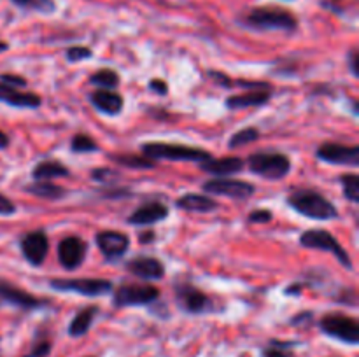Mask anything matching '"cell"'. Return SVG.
<instances>
[{"instance_id": "15", "label": "cell", "mask_w": 359, "mask_h": 357, "mask_svg": "<svg viewBox=\"0 0 359 357\" xmlns=\"http://www.w3.org/2000/svg\"><path fill=\"white\" fill-rule=\"evenodd\" d=\"M0 300L21 308V310H37V308L44 307L46 303L44 300H39L37 296L30 294L28 290L20 289V287L4 282V280H0Z\"/></svg>"}, {"instance_id": "22", "label": "cell", "mask_w": 359, "mask_h": 357, "mask_svg": "<svg viewBox=\"0 0 359 357\" xmlns=\"http://www.w3.org/2000/svg\"><path fill=\"white\" fill-rule=\"evenodd\" d=\"M272 98V91H245L241 94H231L224 100V105L230 111H238V108L248 107H262L266 105Z\"/></svg>"}, {"instance_id": "19", "label": "cell", "mask_w": 359, "mask_h": 357, "mask_svg": "<svg viewBox=\"0 0 359 357\" xmlns=\"http://www.w3.org/2000/svg\"><path fill=\"white\" fill-rule=\"evenodd\" d=\"M0 102L16 108H39L42 105V98L35 93H21L20 90L0 83Z\"/></svg>"}, {"instance_id": "33", "label": "cell", "mask_w": 359, "mask_h": 357, "mask_svg": "<svg viewBox=\"0 0 359 357\" xmlns=\"http://www.w3.org/2000/svg\"><path fill=\"white\" fill-rule=\"evenodd\" d=\"M93 56V51L86 46H72L65 51V58L69 63H79L84 59H90Z\"/></svg>"}, {"instance_id": "6", "label": "cell", "mask_w": 359, "mask_h": 357, "mask_svg": "<svg viewBox=\"0 0 359 357\" xmlns=\"http://www.w3.org/2000/svg\"><path fill=\"white\" fill-rule=\"evenodd\" d=\"M300 245L305 248H316V251L330 252L337 258V261L347 270H353V261L351 255L347 254L346 248L342 247L335 234H332L326 230H307L300 234Z\"/></svg>"}, {"instance_id": "2", "label": "cell", "mask_w": 359, "mask_h": 357, "mask_svg": "<svg viewBox=\"0 0 359 357\" xmlns=\"http://www.w3.org/2000/svg\"><path fill=\"white\" fill-rule=\"evenodd\" d=\"M286 203L294 212L309 217V219L332 220L339 217L335 203L330 202L326 196H323L319 191H314V189H298L287 196Z\"/></svg>"}, {"instance_id": "46", "label": "cell", "mask_w": 359, "mask_h": 357, "mask_svg": "<svg viewBox=\"0 0 359 357\" xmlns=\"http://www.w3.org/2000/svg\"><path fill=\"white\" fill-rule=\"evenodd\" d=\"M7 49H9V44H7V42H4V41H0V52L7 51Z\"/></svg>"}, {"instance_id": "12", "label": "cell", "mask_w": 359, "mask_h": 357, "mask_svg": "<svg viewBox=\"0 0 359 357\" xmlns=\"http://www.w3.org/2000/svg\"><path fill=\"white\" fill-rule=\"evenodd\" d=\"M95 241H97V247L100 248L105 261L109 262L119 261L130 248V237L126 233H123V231H98L97 237H95Z\"/></svg>"}, {"instance_id": "14", "label": "cell", "mask_w": 359, "mask_h": 357, "mask_svg": "<svg viewBox=\"0 0 359 357\" xmlns=\"http://www.w3.org/2000/svg\"><path fill=\"white\" fill-rule=\"evenodd\" d=\"M20 248L23 258L30 262L32 266H41L44 259L48 258L49 240L44 231H30L23 234L20 240Z\"/></svg>"}, {"instance_id": "28", "label": "cell", "mask_w": 359, "mask_h": 357, "mask_svg": "<svg viewBox=\"0 0 359 357\" xmlns=\"http://www.w3.org/2000/svg\"><path fill=\"white\" fill-rule=\"evenodd\" d=\"M90 83L98 86L100 90H116L119 86V76L112 69H102L90 77Z\"/></svg>"}, {"instance_id": "4", "label": "cell", "mask_w": 359, "mask_h": 357, "mask_svg": "<svg viewBox=\"0 0 359 357\" xmlns=\"http://www.w3.org/2000/svg\"><path fill=\"white\" fill-rule=\"evenodd\" d=\"M249 170L269 181H280L291 172V161L283 153H255L245 161Z\"/></svg>"}, {"instance_id": "42", "label": "cell", "mask_w": 359, "mask_h": 357, "mask_svg": "<svg viewBox=\"0 0 359 357\" xmlns=\"http://www.w3.org/2000/svg\"><path fill=\"white\" fill-rule=\"evenodd\" d=\"M91 177H93L95 181L107 182V181H111L109 177H118V174H114V172L109 170V168H98V170L91 172Z\"/></svg>"}, {"instance_id": "18", "label": "cell", "mask_w": 359, "mask_h": 357, "mask_svg": "<svg viewBox=\"0 0 359 357\" xmlns=\"http://www.w3.org/2000/svg\"><path fill=\"white\" fill-rule=\"evenodd\" d=\"M200 168L207 174L214 175V177H226V175L238 174L245 168V161L237 156H226V158H212L202 161Z\"/></svg>"}, {"instance_id": "39", "label": "cell", "mask_w": 359, "mask_h": 357, "mask_svg": "<svg viewBox=\"0 0 359 357\" xmlns=\"http://www.w3.org/2000/svg\"><path fill=\"white\" fill-rule=\"evenodd\" d=\"M347 65H349V70H351V74H353L354 77H359V52H358V49L354 48V49H351V52L349 55H347Z\"/></svg>"}, {"instance_id": "24", "label": "cell", "mask_w": 359, "mask_h": 357, "mask_svg": "<svg viewBox=\"0 0 359 357\" xmlns=\"http://www.w3.org/2000/svg\"><path fill=\"white\" fill-rule=\"evenodd\" d=\"M25 191L37 196V198L51 200V202H56V200H62L67 196L65 188H62V186L58 184H53V182L49 181H35L34 184L25 186Z\"/></svg>"}, {"instance_id": "10", "label": "cell", "mask_w": 359, "mask_h": 357, "mask_svg": "<svg viewBox=\"0 0 359 357\" xmlns=\"http://www.w3.org/2000/svg\"><path fill=\"white\" fill-rule=\"evenodd\" d=\"M316 156L321 161L337 167H359V147L339 142H325L318 147Z\"/></svg>"}, {"instance_id": "1", "label": "cell", "mask_w": 359, "mask_h": 357, "mask_svg": "<svg viewBox=\"0 0 359 357\" xmlns=\"http://www.w3.org/2000/svg\"><path fill=\"white\" fill-rule=\"evenodd\" d=\"M241 27L255 31H284L291 34L298 28V20L291 10L276 6L252 7L237 20Z\"/></svg>"}, {"instance_id": "43", "label": "cell", "mask_w": 359, "mask_h": 357, "mask_svg": "<svg viewBox=\"0 0 359 357\" xmlns=\"http://www.w3.org/2000/svg\"><path fill=\"white\" fill-rule=\"evenodd\" d=\"M312 317H314V314H312V312H304V314L294 315V317L291 318V324H293V326H304V324H309V322L312 321Z\"/></svg>"}, {"instance_id": "7", "label": "cell", "mask_w": 359, "mask_h": 357, "mask_svg": "<svg viewBox=\"0 0 359 357\" xmlns=\"http://www.w3.org/2000/svg\"><path fill=\"white\" fill-rule=\"evenodd\" d=\"M160 298V289L151 284H125L118 287L112 296L114 307H144L158 301Z\"/></svg>"}, {"instance_id": "21", "label": "cell", "mask_w": 359, "mask_h": 357, "mask_svg": "<svg viewBox=\"0 0 359 357\" xmlns=\"http://www.w3.org/2000/svg\"><path fill=\"white\" fill-rule=\"evenodd\" d=\"M175 206L181 210H186V212L207 214L219 209V203L209 195H195V192H188V195H182L181 198H177Z\"/></svg>"}, {"instance_id": "27", "label": "cell", "mask_w": 359, "mask_h": 357, "mask_svg": "<svg viewBox=\"0 0 359 357\" xmlns=\"http://www.w3.org/2000/svg\"><path fill=\"white\" fill-rule=\"evenodd\" d=\"M297 342H284V340H270L269 345L263 349L262 357H297L294 346Z\"/></svg>"}, {"instance_id": "41", "label": "cell", "mask_w": 359, "mask_h": 357, "mask_svg": "<svg viewBox=\"0 0 359 357\" xmlns=\"http://www.w3.org/2000/svg\"><path fill=\"white\" fill-rule=\"evenodd\" d=\"M209 77H212L217 84H221L223 88H233V79H230L228 76H224L223 72H216V70H209Z\"/></svg>"}, {"instance_id": "26", "label": "cell", "mask_w": 359, "mask_h": 357, "mask_svg": "<svg viewBox=\"0 0 359 357\" xmlns=\"http://www.w3.org/2000/svg\"><path fill=\"white\" fill-rule=\"evenodd\" d=\"M109 160L114 161L116 164H123L128 168H140V170H147V168H154L153 160L142 156H135V154H109Z\"/></svg>"}, {"instance_id": "9", "label": "cell", "mask_w": 359, "mask_h": 357, "mask_svg": "<svg viewBox=\"0 0 359 357\" xmlns=\"http://www.w3.org/2000/svg\"><path fill=\"white\" fill-rule=\"evenodd\" d=\"M205 195H216V196H226V198L233 200H248L255 195V186L251 182L237 181V178H226V177H216L210 181L203 182L202 186Z\"/></svg>"}, {"instance_id": "38", "label": "cell", "mask_w": 359, "mask_h": 357, "mask_svg": "<svg viewBox=\"0 0 359 357\" xmlns=\"http://www.w3.org/2000/svg\"><path fill=\"white\" fill-rule=\"evenodd\" d=\"M16 205H14L13 202H11L7 196H4L2 192H0V216L4 217H9V216H14L16 214Z\"/></svg>"}, {"instance_id": "29", "label": "cell", "mask_w": 359, "mask_h": 357, "mask_svg": "<svg viewBox=\"0 0 359 357\" xmlns=\"http://www.w3.org/2000/svg\"><path fill=\"white\" fill-rule=\"evenodd\" d=\"M258 139H259L258 128H252V126H249V128L238 130L237 133H233V135L230 136V140H228V147H230L231 150H235V149H238V147H244V146H248V144L256 142Z\"/></svg>"}, {"instance_id": "47", "label": "cell", "mask_w": 359, "mask_h": 357, "mask_svg": "<svg viewBox=\"0 0 359 357\" xmlns=\"http://www.w3.org/2000/svg\"><path fill=\"white\" fill-rule=\"evenodd\" d=\"M353 112H354V115H358V102L356 100L353 102Z\"/></svg>"}, {"instance_id": "17", "label": "cell", "mask_w": 359, "mask_h": 357, "mask_svg": "<svg viewBox=\"0 0 359 357\" xmlns=\"http://www.w3.org/2000/svg\"><path fill=\"white\" fill-rule=\"evenodd\" d=\"M168 217V206L165 203L160 202H151L146 205L139 206L135 212H132L126 219V223L132 224V226H151V224H156L160 220L167 219Z\"/></svg>"}, {"instance_id": "25", "label": "cell", "mask_w": 359, "mask_h": 357, "mask_svg": "<svg viewBox=\"0 0 359 357\" xmlns=\"http://www.w3.org/2000/svg\"><path fill=\"white\" fill-rule=\"evenodd\" d=\"M70 175L69 168L65 164H62L60 161L49 160V161H41L34 167L32 170V178L35 181H49V178H56V177H67Z\"/></svg>"}, {"instance_id": "8", "label": "cell", "mask_w": 359, "mask_h": 357, "mask_svg": "<svg viewBox=\"0 0 359 357\" xmlns=\"http://www.w3.org/2000/svg\"><path fill=\"white\" fill-rule=\"evenodd\" d=\"M49 286L58 293H74L86 298L105 296L112 290V282L105 279H53Z\"/></svg>"}, {"instance_id": "32", "label": "cell", "mask_w": 359, "mask_h": 357, "mask_svg": "<svg viewBox=\"0 0 359 357\" xmlns=\"http://www.w3.org/2000/svg\"><path fill=\"white\" fill-rule=\"evenodd\" d=\"M18 7H30V9L39 10V13H53L55 10V2L53 0H11Z\"/></svg>"}, {"instance_id": "5", "label": "cell", "mask_w": 359, "mask_h": 357, "mask_svg": "<svg viewBox=\"0 0 359 357\" xmlns=\"http://www.w3.org/2000/svg\"><path fill=\"white\" fill-rule=\"evenodd\" d=\"M319 328L326 336L347 343V345L359 343V322L351 315L339 314V312L326 314L319 321Z\"/></svg>"}, {"instance_id": "44", "label": "cell", "mask_w": 359, "mask_h": 357, "mask_svg": "<svg viewBox=\"0 0 359 357\" xmlns=\"http://www.w3.org/2000/svg\"><path fill=\"white\" fill-rule=\"evenodd\" d=\"M7 147H9V136L0 130V149H7Z\"/></svg>"}, {"instance_id": "11", "label": "cell", "mask_w": 359, "mask_h": 357, "mask_svg": "<svg viewBox=\"0 0 359 357\" xmlns=\"http://www.w3.org/2000/svg\"><path fill=\"white\" fill-rule=\"evenodd\" d=\"M175 300H177L179 307L184 312L193 315L209 314L214 310V303L205 293L198 289V287L191 286V284H179L175 286Z\"/></svg>"}, {"instance_id": "34", "label": "cell", "mask_w": 359, "mask_h": 357, "mask_svg": "<svg viewBox=\"0 0 359 357\" xmlns=\"http://www.w3.org/2000/svg\"><path fill=\"white\" fill-rule=\"evenodd\" d=\"M233 86L244 88L248 91H272V84L263 83V80H248V79H235Z\"/></svg>"}, {"instance_id": "30", "label": "cell", "mask_w": 359, "mask_h": 357, "mask_svg": "<svg viewBox=\"0 0 359 357\" xmlns=\"http://www.w3.org/2000/svg\"><path fill=\"white\" fill-rule=\"evenodd\" d=\"M340 186H342L344 196L349 200L351 203H359V175L356 174H346L340 177Z\"/></svg>"}, {"instance_id": "23", "label": "cell", "mask_w": 359, "mask_h": 357, "mask_svg": "<svg viewBox=\"0 0 359 357\" xmlns=\"http://www.w3.org/2000/svg\"><path fill=\"white\" fill-rule=\"evenodd\" d=\"M97 315H98L97 304H91V307H86L81 312H77L76 317H74L72 322L69 324V335L72 336V338H81V336L86 335V332L90 331L91 326H93V321Z\"/></svg>"}, {"instance_id": "36", "label": "cell", "mask_w": 359, "mask_h": 357, "mask_svg": "<svg viewBox=\"0 0 359 357\" xmlns=\"http://www.w3.org/2000/svg\"><path fill=\"white\" fill-rule=\"evenodd\" d=\"M0 83H4V84H7V86L14 88V90L27 86V79H25V77H21V76H14V74H2V76H0Z\"/></svg>"}, {"instance_id": "3", "label": "cell", "mask_w": 359, "mask_h": 357, "mask_svg": "<svg viewBox=\"0 0 359 357\" xmlns=\"http://www.w3.org/2000/svg\"><path fill=\"white\" fill-rule=\"evenodd\" d=\"M142 154L149 160H167V161H202L209 160L210 153L200 147L182 146V144H168V142H146L142 144Z\"/></svg>"}, {"instance_id": "16", "label": "cell", "mask_w": 359, "mask_h": 357, "mask_svg": "<svg viewBox=\"0 0 359 357\" xmlns=\"http://www.w3.org/2000/svg\"><path fill=\"white\" fill-rule=\"evenodd\" d=\"M126 270L140 280H160L165 275L163 262L153 255H137L126 262Z\"/></svg>"}, {"instance_id": "13", "label": "cell", "mask_w": 359, "mask_h": 357, "mask_svg": "<svg viewBox=\"0 0 359 357\" xmlns=\"http://www.w3.org/2000/svg\"><path fill=\"white\" fill-rule=\"evenodd\" d=\"M58 261L69 272L79 268L88 254V244L79 237H65L58 244Z\"/></svg>"}, {"instance_id": "20", "label": "cell", "mask_w": 359, "mask_h": 357, "mask_svg": "<svg viewBox=\"0 0 359 357\" xmlns=\"http://www.w3.org/2000/svg\"><path fill=\"white\" fill-rule=\"evenodd\" d=\"M90 102L98 112L107 115L121 114L123 105H125V100H123L121 94L111 90L93 91V93L90 94Z\"/></svg>"}, {"instance_id": "37", "label": "cell", "mask_w": 359, "mask_h": 357, "mask_svg": "<svg viewBox=\"0 0 359 357\" xmlns=\"http://www.w3.org/2000/svg\"><path fill=\"white\" fill-rule=\"evenodd\" d=\"M51 352V343L48 340H41L34 345V349L30 350V354L25 357H48V354Z\"/></svg>"}, {"instance_id": "45", "label": "cell", "mask_w": 359, "mask_h": 357, "mask_svg": "<svg viewBox=\"0 0 359 357\" xmlns=\"http://www.w3.org/2000/svg\"><path fill=\"white\" fill-rule=\"evenodd\" d=\"M153 240H154L153 231H146V233H142V237H140V244H147V241H153Z\"/></svg>"}, {"instance_id": "31", "label": "cell", "mask_w": 359, "mask_h": 357, "mask_svg": "<svg viewBox=\"0 0 359 357\" xmlns=\"http://www.w3.org/2000/svg\"><path fill=\"white\" fill-rule=\"evenodd\" d=\"M70 149L76 154H88V153H97L98 144L88 135H74L72 142H70Z\"/></svg>"}, {"instance_id": "48", "label": "cell", "mask_w": 359, "mask_h": 357, "mask_svg": "<svg viewBox=\"0 0 359 357\" xmlns=\"http://www.w3.org/2000/svg\"><path fill=\"white\" fill-rule=\"evenodd\" d=\"M86 357H93V356H86Z\"/></svg>"}, {"instance_id": "35", "label": "cell", "mask_w": 359, "mask_h": 357, "mask_svg": "<svg viewBox=\"0 0 359 357\" xmlns=\"http://www.w3.org/2000/svg\"><path fill=\"white\" fill-rule=\"evenodd\" d=\"M269 220H272V212L266 209L252 210V212L248 216V223L251 224H262V223H269Z\"/></svg>"}, {"instance_id": "40", "label": "cell", "mask_w": 359, "mask_h": 357, "mask_svg": "<svg viewBox=\"0 0 359 357\" xmlns=\"http://www.w3.org/2000/svg\"><path fill=\"white\" fill-rule=\"evenodd\" d=\"M147 88H149L151 91H154L156 94H161V97H165V94L168 93V84L165 79H151Z\"/></svg>"}]
</instances>
